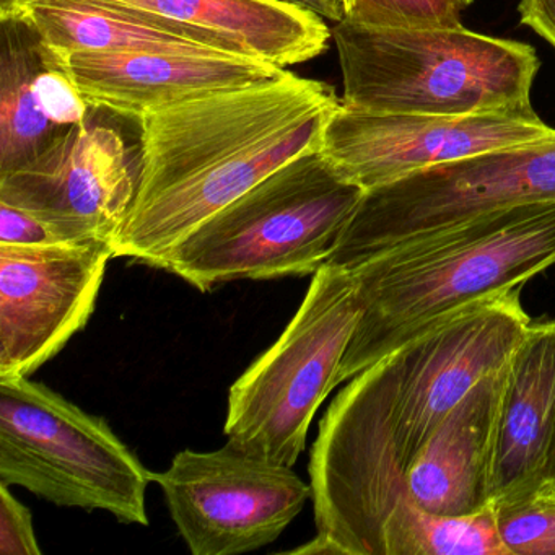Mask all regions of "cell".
Instances as JSON below:
<instances>
[{
  "label": "cell",
  "instance_id": "cell-1",
  "mask_svg": "<svg viewBox=\"0 0 555 555\" xmlns=\"http://www.w3.org/2000/svg\"><path fill=\"white\" fill-rule=\"evenodd\" d=\"M340 103L327 83L287 73L144 113L138 190L116 258L158 268L214 214L298 155L320 151Z\"/></svg>",
  "mask_w": 555,
  "mask_h": 555
},
{
  "label": "cell",
  "instance_id": "cell-2",
  "mask_svg": "<svg viewBox=\"0 0 555 555\" xmlns=\"http://www.w3.org/2000/svg\"><path fill=\"white\" fill-rule=\"evenodd\" d=\"M555 264V199L483 214L415 236L350 268L359 323L337 385L474 301L521 288Z\"/></svg>",
  "mask_w": 555,
  "mask_h": 555
},
{
  "label": "cell",
  "instance_id": "cell-3",
  "mask_svg": "<svg viewBox=\"0 0 555 555\" xmlns=\"http://www.w3.org/2000/svg\"><path fill=\"white\" fill-rule=\"evenodd\" d=\"M347 108L379 115L531 112L541 61L519 41L461 27L333 28Z\"/></svg>",
  "mask_w": 555,
  "mask_h": 555
},
{
  "label": "cell",
  "instance_id": "cell-4",
  "mask_svg": "<svg viewBox=\"0 0 555 555\" xmlns=\"http://www.w3.org/2000/svg\"><path fill=\"white\" fill-rule=\"evenodd\" d=\"M365 193L320 151L307 152L188 233L157 269L203 292L243 279L313 275Z\"/></svg>",
  "mask_w": 555,
  "mask_h": 555
},
{
  "label": "cell",
  "instance_id": "cell-5",
  "mask_svg": "<svg viewBox=\"0 0 555 555\" xmlns=\"http://www.w3.org/2000/svg\"><path fill=\"white\" fill-rule=\"evenodd\" d=\"M151 482V470L105 418L30 376L0 378V483L147 526Z\"/></svg>",
  "mask_w": 555,
  "mask_h": 555
},
{
  "label": "cell",
  "instance_id": "cell-6",
  "mask_svg": "<svg viewBox=\"0 0 555 555\" xmlns=\"http://www.w3.org/2000/svg\"><path fill=\"white\" fill-rule=\"evenodd\" d=\"M349 382L321 418L311 448L317 538L291 554L385 555L386 532L411 503L388 357Z\"/></svg>",
  "mask_w": 555,
  "mask_h": 555
},
{
  "label": "cell",
  "instance_id": "cell-7",
  "mask_svg": "<svg viewBox=\"0 0 555 555\" xmlns=\"http://www.w3.org/2000/svg\"><path fill=\"white\" fill-rule=\"evenodd\" d=\"M360 297L349 269L324 264L271 349L233 383L227 443L271 463L294 466L337 376L359 323Z\"/></svg>",
  "mask_w": 555,
  "mask_h": 555
},
{
  "label": "cell",
  "instance_id": "cell-8",
  "mask_svg": "<svg viewBox=\"0 0 555 555\" xmlns=\"http://www.w3.org/2000/svg\"><path fill=\"white\" fill-rule=\"evenodd\" d=\"M555 199V134L470 155L366 191L327 264L350 269L464 220Z\"/></svg>",
  "mask_w": 555,
  "mask_h": 555
},
{
  "label": "cell",
  "instance_id": "cell-9",
  "mask_svg": "<svg viewBox=\"0 0 555 555\" xmlns=\"http://www.w3.org/2000/svg\"><path fill=\"white\" fill-rule=\"evenodd\" d=\"M519 291L474 301L389 353L392 418L405 467L483 378L505 369L531 327Z\"/></svg>",
  "mask_w": 555,
  "mask_h": 555
},
{
  "label": "cell",
  "instance_id": "cell-10",
  "mask_svg": "<svg viewBox=\"0 0 555 555\" xmlns=\"http://www.w3.org/2000/svg\"><path fill=\"white\" fill-rule=\"evenodd\" d=\"M162 487L171 519L194 555H240L278 541L311 499L310 483L291 466L227 443L180 451Z\"/></svg>",
  "mask_w": 555,
  "mask_h": 555
},
{
  "label": "cell",
  "instance_id": "cell-11",
  "mask_svg": "<svg viewBox=\"0 0 555 555\" xmlns=\"http://www.w3.org/2000/svg\"><path fill=\"white\" fill-rule=\"evenodd\" d=\"M534 109L474 116L379 115L340 108L320 152L347 180L370 191L470 155L551 138Z\"/></svg>",
  "mask_w": 555,
  "mask_h": 555
},
{
  "label": "cell",
  "instance_id": "cell-12",
  "mask_svg": "<svg viewBox=\"0 0 555 555\" xmlns=\"http://www.w3.org/2000/svg\"><path fill=\"white\" fill-rule=\"evenodd\" d=\"M109 243L0 245V378L31 376L89 323Z\"/></svg>",
  "mask_w": 555,
  "mask_h": 555
},
{
  "label": "cell",
  "instance_id": "cell-13",
  "mask_svg": "<svg viewBox=\"0 0 555 555\" xmlns=\"http://www.w3.org/2000/svg\"><path fill=\"white\" fill-rule=\"evenodd\" d=\"M135 190L138 168L125 139L89 121L64 132L31 164L0 177V203L34 214L64 243L79 245H115Z\"/></svg>",
  "mask_w": 555,
  "mask_h": 555
},
{
  "label": "cell",
  "instance_id": "cell-14",
  "mask_svg": "<svg viewBox=\"0 0 555 555\" xmlns=\"http://www.w3.org/2000/svg\"><path fill=\"white\" fill-rule=\"evenodd\" d=\"M48 51L51 60L73 77L90 108L134 119L162 106L278 80L288 73L269 61L223 51L64 54L50 48Z\"/></svg>",
  "mask_w": 555,
  "mask_h": 555
},
{
  "label": "cell",
  "instance_id": "cell-15",
  "mask_svg": "<svg viewBox=\"0 0 555 555\" xmlns=\"http://www.w3.org/2000/svg\"><path fill=\"white\" fill-rule=\"evenodd\" d=\"M555 427V321L531 324L505 369L490 469L496 512L544 495Z\"/></svg>",
  "mask_w": 555,
  "mask_h": 555
},
{
  "label": "cell",
  "instance_id": "cell-16",
  "mask_svg": "<svg viewBox=\"0 0 555 555\" xmlns=\"http://www.w3.org/2000/svg\"><path fill=\"white\" fill-rule=\"evenodd\" d=\"M145 18L184 28L216 50L281 67L307 63L327 48L333 31L311 9L284 0H99Z\"/></svg>",
  "mask_w": 555,
  "mask_h": 555
},
{
  "label": "cell",
  "instance_id": "cell-17",
  "mask_svg": "<svg viewBox=\"0 0 555 555\" xmlns=\"http://www.w3.org/2000/svg\"><path fill=\"white\" fill-rule=\"evenodd\" d=\"M505 369L483 376L415 454L405 474L412 503L447 516L492 506L493 434Z\"/></svg>",
  "mask_w": 555,
  "mask_h": 555
},
{
  "label": "cell",
  "instance_id": "cell-18",
  "mask_svg": "<svg viewBox=\"0 0 555 555\" xmlns=\"http://www.w3.org/2000/svg\"><path fill=\"white\" fill-rule=\"evenodd\" d=\"M50 64L41 38L18 18L0 15V177L14 173L69 131L38 102L35 80Z\"/></svg>",
  "mask_w": 555,
  "mask_h": 555
},
{
  "label": "cell",
  "instance_id": "cell-19",
  "mask_svg": "<svg viewBox=\"0 0 555 555\" xmlns=\"http://www.w3.org/2000/svg\"><path fill=\"white\" fill-rule=\"evenodd\" d=\"M391 555H512L493 506L469 515H435L415 505L392 542Z\"/></svg>",
  "mask_w": 555,
  "mask_h": 555
},
{
  "label": "cell",
  "instance_id": "cell-20",
  "mask_svg": "<svg viewBox=\"0 0 555 555\" xmlns=\"http://www.w3.org/2000/svg\"><path fill=\"white\" fill-rule=\"evenodd\" d=\"M467 0H346V18L362 27H461Z\"/></svg>",
  "mask_w": 555,
  "mask_h": 555
},
{
  "label": "cell",
  "instance_id": "cell-21",
  "mask_svg": "<svg viewBox=\"0 0 555 555\" xmlns=\"http://www.w3.org/2000/svg\"><path fill=\"white\" fill-rule=\"evenodd\" d=\"M496 513L512 555H555V502L538 500Z\"/></svg>",
  "mask_w": 555,
  "mask_h": 555
},
{
  "label": "cell",
  "instance_id": "cell-22",
  "mask_svg": "<svg viewBox=\"0 0 555 555\" xmlns=\"http://www.w3.org/2000/svg\"><path fill=\"white\" fill-rule=\"evenodd\" d=\"M35 89L44 116L57 128H76L89 121L87 116L90 106L74 83L73 77L60 64L54 63L51 56L50 64L38 74Z\"/></svg>",
  "mask_w": 555,
  "mask_h": 555
},
{
  "label": "cell",
  "instance_id": "cell-23",
  "mask_svg": "<svg viewBox=\"0 0 555 555\" xmlns=\"http://www.w3.org/2000/svg\"><path fill=\"white\" fill-rule=\"evenodd\" d=\"M0 483V554L41 555L31 512Z\"/></svg>",
  "mask_w": 555,
  "mask_h": 555
},
{
  "label": "cell",
  "instance_id": "cell-24",
  "mask_svg": "<svg viewBox=\"0 0 555 555\" xmlns=\"http://www.w3.org/2000/svg\"><path fill=\"white\" fill-rule=\"evenodd\" d=\"M64 243L43 220L34 214L0 203V245L47 246Z\"/></svg>",
  "mask_w": 555,
  "mask_h": 555
},
{
  "label": "cell",
  "instance_id": "cell-25",
  "mask_svg": "<svg viewBox=\"0 0 555 555\" xmlns=\"http://www.w3.org/2000/svg\"><path fill=\"white\" fill-rule=\"evenodd\" d=\"M519 22L555 48V0H521Z\"/></svg>",
  "mask_w": 555,
  "mask_h": 555
},
{
  "label": "cell",
  "instance_id": "cell-26",
  "mask_svg": "<svg viewBox=\"0 0 555 555\" xmlns=\"http://www.w3.org/2000/svg\"><path fill=\"white\" fill-rule=\"evenodd\" d=\"M318 14L337 24L346 18V0H317Z\"/></svg>",
  "mask_w": 555,
  "mask_h": 555
},
{
  "label": "cell",
  "instance_id": "cell-27",
  "mask_svg": "<svg viewBox=\"0 0 555 555\" xmlns=\"http://www.w3.org/2000/svg\"><path fill=\"white\" fill-rule=\"evenodd\" d=\"M552 492H555V427L554 434H552L551 450H548L547 470H545V489L542 499Z\"/></svg>",
  "mask_w": 555,
  "mask_h": 555
},
{
  "label": "cell",
  "instance_id": "cell-28",
  "mask_svg": "<svg viewBox=\"0 0 555 555\" xmlns=\"http://www.w3.org/2000/svg\"><path fill=\"white\" fill-rule=\"evenodd\" d=\"M284 2H291V4L301 5V8L311 9V11L318 14L317 0H284Z\"/></svg>",
  "mask_w": 555,
  "mask_h": 555
},
{
  "label": "cell",
  "instance_id": "cell-29",
  "mask_svg": "<svg viewBox=\"0 0 555 555\" xmlns=\"http://www.w3.org/2000/svg\"><path fill=\"white\" fill-rule=\"evenodd\" d=\"M541 500H548V502H555V492L548 493L547 496H544V499Z\"/></svg>",
  "mask_w": 555,
  "mask_h": 555
},
{
  "label": "cell",
  "instance_id": "cell-30",
  "mask_svg": "<svg viewBox=\"0 0 555 555\" xmlns=\"http://www.w3.org/2000/svg\"><path fill=\"white\" fill-rule=\"evenodd\" d=\"M467 2H469V4H470V2H473V0H467Z\"/></svg>",
  "mask_w": 555,
  "mask_h": 555
}]
</instances>
